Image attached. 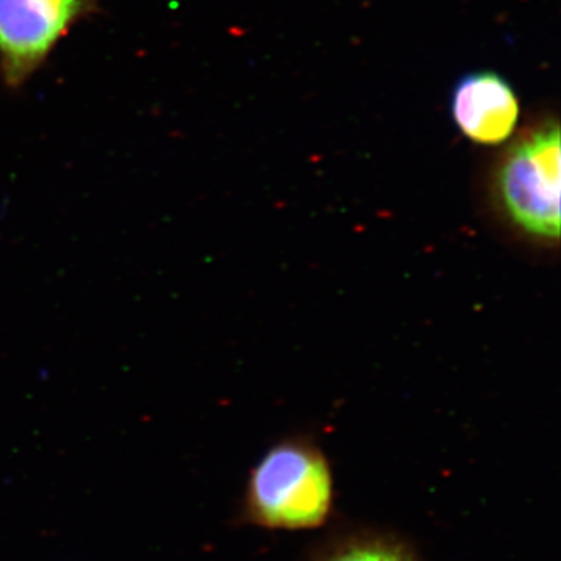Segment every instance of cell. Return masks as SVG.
Returning <instances> with one entry per match:
<instances>
[{
    "label": "cell",
    "instance_id": "obj_1",
    "mask_svg": "<svg viewBox=\"0 0 561 561\" xmlns=\"http://www.w3.org/2000/svg\"><path fill=\"white\" fill-rule=\"evenodd\" d=\"M334 504V474L323 451L306 438H284L251 468L241 515L265 530H316Z\"/></svg>",
    "mask_w": 561,
    "mask_h": 561
},
{
    "label": "cell",
    "instance_id": "obj_2",
    "mask_svg": "<svg viewBox=\"0 0 561 561\" xmlns=\"http://www.w3.org/2000/svg\"><path fill=\"white\" fill-rule=\"evenodd\" d=\"M491 203L519 238L556 249L560 242V128H535L502 154L490 184Z\"/></svg>",
    "mask_w": 561,
    "mask_h": 561
},
{
    "label": "cell",
    "instance_id": "obj_3",
    "mask_svg": "<svg viewBox=\"0 0 561 561\" xmlns=\"http://www.w3.org/2000/svg\"><path fill=\"white\" fill-rule=\"evenodd\" d=\"M88 0H0V70L21 87L84 14Z\"/></svg>",
    "mask_w": 561,
    "mask_h": 561
},
{
    "label": "cell",
    "instance_id": "obj_5",
    "mask_svg": "<svg viewBox=\"0 0 561 561\" xmlns=\"http://www.w3.org/2000/svg\"><path fill=\"white\" fill-rule=\"evenodd\" d=\"M306 561H424L411 542L389 531L353 529L332 535Z\"/></svg>",
    "mask_w": 561,
    "mask_h": 561
},
{
    "label": "cell",
    "instance_id": "obj_4",
    "mask_svg": "<svg viewBox=\"0 0 561 561\" xmlns=\"http://www.w3.org/2000/svg\"><path fill=\"white\" fill-rule=\"evenodd\" d=\"M451 114L465 138L482 146H497L515 130L519 102L504 77L481 70L461 77L454 87Z\"/></svg>",
    "mask_w": 561,
    "mask_h": 561
}]
</instances>
